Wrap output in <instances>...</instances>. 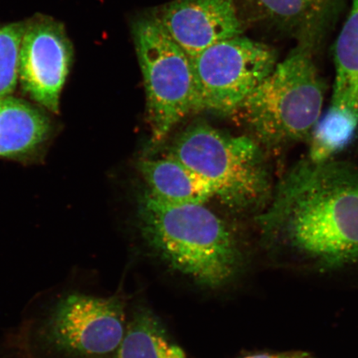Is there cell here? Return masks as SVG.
Returning <instances> with one entry per match:
<instances>
[{
	"instance_id": "obj_1",
	"label": "cell",
	"mask_w": 358,
	"mask_h": 358,
	"mask_svg": "<svg viewBox=\"0 0 358 358\" xmlns=\"http://www.w3.org/2000/svg\"><path fill=\"white\" fill-rule=\"evenodd\" d=\"M262 238L327 266L358 259V168L302 160L273 190L257 217Z\"/></svg>"
},
{
	"instance_id": "obj_2",
	"label": "cell",
	"mask_w": 358,
	"mask_h": 358,
	"mask_svg": "<svg viewBox=\"0 0 358 358\" xmlns=\"http://www.w3.org/2000/svg\"><path fill=\"white\" fill-rule=\"evenodd\" d=\"M138 222L148 245L173 270L208 288L234 278L241 255L226 224L204 204H174L145 190Z\"/></svg>"
},
{
	"instance_id": "obj_3",
	"label": "cell",
	"mask_w": 358,
	"mask_h": 358,
	"mask_svg": "<svg viewBox=\"0 0 358 358\" xmlns=\"http://www.w3.org/2000/svg\"><path fill=\"white\" fill-rule=\"evenodd\" d=\"M311 41L306 40L277 62L236 112L259 145L283 150L310 141L323 115L325 87L312 57Z\"/></svg>"
},
{
	"instance_id": "obj_4",
	"label": "cell",
	"mask_w": 358,
	"mask_h": 358,
	"mask_svg": "<svg viewBox=\"0 0 358 358\" xmlns=\"http://www.w3.org/2000/svg\"><path fill=\"white\" fill-rule=\"evenodd\" d=\"M169 155L203 177L215 196L231 208H257L271 198L265 156L252 138L231 136L201 122L178 137Z\"/></svg>"
},
{
	"instance_id": "obj_5",
	"label": "cell",
	"mask_w": 358,
	"mask_h": 358,
	"mask_svg": "<svg viewBox=\"0 0 358 358\" xmlns=\"http://www.w3.org/2000/svg\"><path fill=\"white\" fill-rule=\"evenodd\" d=\"M132 34L146 94L152 144H159L187 115L201 110L191 58L155 13L138 17Z\"/></svg>"
},
{
	"instance_id": "obj_6",
	"label": "cell",
	"mask_w": 358,
	"mask_h": 358,
	"mask_svg": "<svg viewBox=\"0 0 358 358\" xmlns=\"http://www.w3.org/2000/svg\"><path fill=\"white\" fill-rule=\"evenodd\" d=\"M192 62L201 109L229 115L236 113L278 60L272 48L238 36L206 49Z\"/></svg>"
},
{
	"instance_id": "obj_7",
	"label": "cell",
	"mask_w": 358,
	"mask_h": 358,
	"mask_svg": "<svg viewBox=\"0 0 358 358\" xmlns=\"http://www.w3.org/2000/svg\"><path fill=\"white\" fill-rule=\"evenodd\" d=\"M118 296L71 294L53 308L46 324L48 342L71 358H112L127 329Z\"/></svg>"
},
{
	"instance_id": "obj_8",
	"label": "cell",
	"mask_w": 358,
	"mask_h": 358,
	"mask_svg": "<svg viewBox=\"0 0 358 358\" xmlns=\"http://www.w3.org/2000/svg\"><path fill=\"white\" fill-rule=\"evenodd\" d=\"M73 55L61 22L48 17L25 22L19 57V80L24 91L39 105L57 112Z\"/></svg>"
},
{
	"instance_id": "obj_9",
	"label": "cell",
	"mask_w": 358,
	"mask_h": 358,
	"mask_svg": "<svg viewBox=\"0 0 358 358\" xmlns=\"http://www.w3.org/2000/svg\"><path fill=\"white\" fill-rule=\"evenodd\" d=\"M191 59L213 45L243 34L236 0H173L155 13Z\"/></svg>"
},
{
	"instance_id": "obj_10",
	"label": "cell",
	"mask_w": 358,
	"mask_h": 358,
	"mask_svg": "<svg viewBox=\"0 0 358 358\" xmlns=\"http://www.w3.org/2000/svg\"><path fill=\"white\" fill-rule=\"evenodd\" d=\"M244 25L271 27L310 40L338 0H236Z\"/></svg>"
},
{
	"instance_id": "obj_11",
	"label": "cell",
	"mask_w": 358,
	"mask_h": 358,
	"mask_svg": "<svg viewBox=\"0 0 358 358\" xmlns=\"http://www.w3.org/2000/svg\"><path fill=\"white\" fill-rule=\"evenodd\" d=\"M146 190L160 201L174 204H204L214 198L210 183L173 157L146 159L138 164Z\"/></svg>"
},
{
	"instance_id": "obj_12",
	"label": "cell",
	"mask_w": 358,
	"mask_h": 358,
	"mask_svg": "<svg viewBox=\"0 0 358 358\" xmlns=\"http://www.w3.org/2000/svg\"><path fill=\"white\" fill-rule=\"evenodd\" d=\"M335 79L329 108L358 127V0L350 10L334 46Z\"/></svg>"
},
{
	"instance_id": "obj_13",
	"label": "cell",
	"mask_w": 358,
	"mask_h": 358,
	"mask_svg": "<svg viewBox=\"0 0 358 358\" xmlns=\"http://www.w3.org/2000/svg\"><path fill=\"white\" fill-rule=\"evenodd\" d=\"M49 131L46 115L29 102L11 96L0 99V157L31 153Z\"/></svg>"
},
{
	"instance_id": "obj_14",
	"label": "cell",
	"mask_w": 358,
	"mask_h": 358,
	"mask_svg": "<svg viewBox=\"0 0 358 358\" xmlns=\"http://www.w3.org/2000/svg\"><path fill=\"white\" fill-rule=\"evenodd\" d=\"M112 358H186L168 336L153 312L140 308L127 322L120 346Z\"/></svg>"
},
{
	"instance_id": "obj_15",
	"label": "cell",
	"mask_w": 358,
	"mask_h": 358,
	"mask_svg": "<svg viewBox=\"0 0 358 358\" xmlns=\"http://www.w3.org/2000/svg\"><path fill=\"white\" fill-rule=\"evenodd\" d=\"M25 22L0 26V99L10 96L19 80V57Z\"/></svg>"
},
{
	"instance_id": "obj_16",
	"label": "cell",
	"mask_w": 358,
	"mask_h": 358,
	"mask_svg": "<svg viewBox=\"0 0 358 358\" xmlns=\"http://www.w3.org/2000/svg\"><path fill=\"white\" fill-rule=\"evenodd\" d=\"M243 358H286L280 355H257L245 357Z\"/></svg>"
}]
</instances>
